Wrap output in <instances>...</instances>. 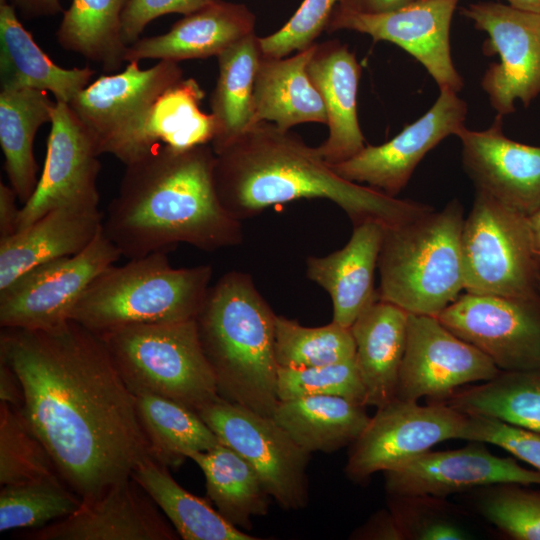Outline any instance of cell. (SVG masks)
Here are the masks:
<instances>
[{"instance_id":"cell-1","label":"cell","mask_w":540,"mask_h":540,"mask_svg":"<svg viewBox=\"0 0 540 540\" xmlns=\"http://www.w3.org/2000/svg\"><path fill=\"white\" fill-rule=\"evenodd\" d=\"M0 360L17 374L28 420L82 500L151 457L135 395L99 334L72 320L42 330L2 328Z\"/></svg>"},{"instance_id":"cell-2","label":"cell","mask_w":540,"mask_h":540,"mask_svg":"<svg viewBox=\"0 0 540 540\" xmlns=\"http://www.w3.org/2000/svg\"><path fill=\"white\" fill-rule=\"evenodd\" d=\"M216 155L199 145H159L132 163L107 207L103 231L133 259L168 252L179 243L203 251L237 246L242 226L222 206L215 187Z\"/></svg>"},{"instance_id":"cell-3","label":"cell","mask_w":540,"mask_h":540,"mask_svg":"<svg viewBox=\"0 0 540 540\" xmlns=\"http://www.w3.org/2000/svg\"><path fill=\"white\" fill-rule=\"evenodd\" d=\"M215 155L218 198L240 222L273 205L304 198L334 202L353 226L369 221L394 226L434 210L344 179L316 148L272 122L253 125Z\"/></svg>"},{"instance_id":"cell-4","label":"cell","mask_w":540,"mask_h":540,"mask_svg":"<svg viewBox=\"0 0 540 540\" xmlns=\"http://www.w3.org/2000/svg\"><path fill=\"white\" fill-rule=\"evenodd\" d=\"M275 319L252 277L224 274L210 287L195 318L218 395L272 417L279 402Z\"/></svg>"},{"instance_id":"cell-5","label":"cell","mask_w":540,"mask_h":540,"mask_svg":"<svg viewBox=\"0 0 540 540\" xmlns=\"http://www.w3.org/2000/svg\"><path fill=\"white\" fill-rule=\"evenodd\" d=\"M464 209L452 199L410 221L384 227L377 268L380 299L437 317L464 290Z\"/></svg>"},{"instance_id":"cell-6","label":"cell","mask_w":540,"mask_h":540,"mask_svg":"<svg viewBox=\"0 0 540 540\" xmlns=\"http://www.w3.org/2000/svg\"><path fill=\"white\" fill-rule=\"evenodd\" d=\"M212 274L210 265L173 268L166 252L111 265L92 281L69 320L97 334L129 325L192 320L205 301Z\"/></svg>"},{"instance_id":"cell-7","label":"cell","mask_w":540,"mask_h":540,"mask_svg":"<svg viewBox=\"0 0 540 540\" xmlns=\"http://www.w3.org/2000/svg\"><path fill=\"white\" fill-rule=\"evenodd\" d=\"M99 335L133 394L159 395L196 413L220 397L195 319L129 325Z\"/></svg>"},{"instance_id":"cell-8","label":"cell","mask_w":540,"mask_h":540,"mask_svg":"<svg viewBox=\"0 0 540 540\" xmlns=\"http://www.w3.org/2000/svg\"><path fill=\"white\" fill-rule=\"evenodd\" d=\"M464 290L512 297L540 296V258L528 217L476 191L461 233Z\"/></svg>"},{"instance_id":"cell-9","label":"cell","mask_w":540,"mask_h":540,"mask_svg":"<svg viewBox=\"0 0 540 540\" xmlns=\"http://www.w3.org/2000/svg\"><path fill=\"white\" fill-rule=\"evenodd\" d=\"M182 75L178 62L160 60L141 69L139 61H131L124 71L88 84L68 105L100 153L112 154L127 165L155 100Z\"/></svg>"},{"instance_id":"cell-10","label":"cell","mask_w":540,"mask_h":540,"mask_svg":"<svg viewBox=\"0 0 540 540\" xmlns=\"http://www.w3.org/2000/svg\"><path fill=\"white\" fill-rule=\"evenodd\" d=\"M197 414L219 441L241 455L283 509L308 503L306 468L310 453L300 448L272 417L218 397Z\"/></svg>"},{"instance_id":"cell-11","label":"cell","mask_w":540,"mask_h":540,"mask_svg":"<svg viewBox=\"0 0 540 540\" xmlns=\"http://www.w3.org/2000/svg\"><path fill=\"white\" fill-rule=\"evenodd\" d=\"M121 256L102 229L80 253L25 272L0 290L1 328L42 330L64 323L92 281Z\"/></svg>"},{"instance_id":"cell-12","label":"cell","mask_w":540,"mask_h":540,"mask_svg":"<svg viewBox=\"0 0 540 540\" xmlns=\"http://www.w3.org/2000/svg\"><path fill=\"white\" fill-rule=\"evenodd\" d=\"M461 14L487 34L483 53L500 58L481 80L492 108L503 117L517 99L528 108L540 94V14L494 2L470 4Z\"/></svg>"},{"instance_id":"cell-13","label":"cell","mask_w":540,"mask_h":540,"mask_svg":"<svg viewBox=\"0 0 540 540\" xmlns=\"http://www.w3.org/2000/svg\"><path fill=\"white\" fill-rule=\"evenodd\" d=\"M437 318L502 371L540 367V296L465 292Z\"/></svg>"},{"instance_id":"cell-14","label":"cell","mask_w":540,"mask_h":540,"mask_svg":"<svg viewBox=\"0 0 540 540\" xmlns=\"http://www.w3.org/2000/svg\"><path fill=\"white\" fill-rule=\"evenodd\" d=\"M466 415L438 402L394 399L378 408L351 444L345 473L362 482L428 452L437 443L459 439Z\"/></svg>"},{"instance_id":"cell-15","label":"cell","mask_w":540,"mask_h":540,"mask_svg":"<svg viewBox=\"0 0 540 540\" xmlns=\"http://www.w3.org/2000/svg\"><path fill=\"white\" fill-rule=\"evenodd\" d=\"M459 0H416L382 13H364L337 6L329 32L353 30L377 41L391 42L420 62L439 89L458 93L464 80L451 56L450 26Z\"/></svg>"},{"instance_id":"cell-16","label":"cell","mask_w":540,"mask_h":540,"mask_svg":"<svg viewBox=\"0 0 540 540\" xmlns=\"http://www.w3.org/2000/svg\"><path fill=\"white\" fill-rule=\"evenodd\" d=\"M500 371L437 317L409 313L396 398L437 400L470 383L488 381Z\"/></svg>"},{"instance_id":"cell-17","label":"cell","mask_w":540,"mask_h":540,"mask_svg":"<svg viewBox=\"0 0 540 540\" xmlns=\"http://www.w3.org/2000/svg\"><path fill=\"white\" fill-rule=\"evenodd\" d=\"M50 123L44 168L21 207L18 231L56 208H98L101 153L95 139L67 103L56 101Z\"/></svg>"},{"instance_id":"cell-18","label":"cell","mask_w":540,"mask_h":540,"mask_svg":"<svg viewBox=\"0 0 540 540\" xmlns=\"http://www.w3.org/2000/svg\"><path fill=\"white\" fill-rule=\"evenodd\" d=\"M467 110V103L456 92L442 89L430 109L394 138L378 146L367 145L331 167L346 180L366 183L396 197L425 155L465 126Z\"/></svg>"},{"instance_id":"cell-19","label":"cell","mask_w":540,"mask_h":540,"mask_svg":"<svg viewBox=\"0 0 540 540\" xmlns=\"http://www.w3.org/2000/svg\"><path fill=\"white\" fill-rule=\"evenodd\" d=\"M460 449L428 451L384 472L389 496H446L500 484L540 485V471L526 469L514 458L491 453L482 442Z\"/></svg>"},{"instance_id":"cell-20","label":"cell","mask_w":540,"mask_h":540,"mask_svg":"<svg viewBox=\"0 0 540 540\" xmlns=\"http://www.w3.org/2000/svg\"><path fill=\"white\" fill-rule=\"evenodd\" d=\"M159 507L130 476L94 498L82 500L72 514L30 532L28 540H176L178 533Z\"/></svg>"},{"instance_id":"cell-21","label":"cell","mask_w":540,"mask_h":540,"mask_svg":"<svg viewBox=\"0 0 540 540\" xmlns=\"http://www.w3.org/2000/svg\"><path fill=\"white\" fill-rule=\"evenodd\" d=\"M456 136L461 142L463 169L476 191L526 217L540 209V146L508 138L499 114L487 129L464 126Z\"/></svg>"},{"instance_id":"cell-22","label":"cell","mask_w":540,"mask_h":540,"mask_svg":"<svg viewBox=\"0 0 540 540\" xmlns=\"http://www.w3.org/2000/svg\"><path fill=\"white\" fill-rule=\"evenodd\" d=\"M307 72L322 97L329 128L316 149L329 165L344 162L366 146L357 114L361 65L346 44L332 40L317 44Z\"/></svg>"},{"instance_id":"cell-23","label":"cell","mask_w":540,"mask_h":540,"mask_svg":"<svg viewBox=\"0 0 540 540\" xmlns=\"http://www.w3.org/2000/svg\"><path fill=\"white\" fill-rule=\"evenodd\" d=\"M353 227L343 248L327 256L306 259L307 278L331 298L332 321L349 328L379 298L374 273L384 234V226L373 221Z\"/></svg>"},{"instance_id":"cell-24","label":"cell","mask_w":540,"mask_h":540,"mask_svg":"<svg viewBox=\"0 0 540 540\" xmlns=\"http://www.w3.org/2000/svg\"><path fill=\"white\" fill-rule=\"evenodd\" d=\"M254 24L255 17L245 5L214 0L185 15L167 33L138 39L129 45L124 61L159 59L179 63L218 56L254 33Z\"/></svg>"},{"instance_id":"cell-25","label":"cell","mask_w":540,"mask_h":540,"mask_svg":"<svg viewBox=\"0 0 540 540\" xmlns=\"http://www.w3.org/2000/svg\"><path fill=\"white\" fill-rule=\"evenodd\" d=\"M103 219L98 208L60 207L0 240V290L41 264L83 251Z\"/></svg>"},{"instance_id":"cell-26","label":"cell","mask_w":540,"mask_h":540,"mask_svg":"<svg viewBox=\"0 0 540 540\" xmlns=\"http://www.w3.org/2000/svg\"><path fill=\"white\" fill-rule=\"evenodd\" d=\"M408 316L409 313L401 307L378 298L350 327L366 406L378 409L397 397Z\"/></svg>"},{"instance_id":"cell-27","label":"cell","mask_w":540,"mask_h":540,"mask_svg":"<svg viewBox=\"0 0 540 540\" xmlns=\"http://www.w3.org/2000/svg\"><path fill=\"white\" fill-rule=\"evenodd\" d=\"M316 47L315 43L288 58L262 54L254 81L252 126L267 121L289 130L301 123L327 124L322 97L307 72Z\"/></svg>"},{"instance_id":"cell-28","label":"cell","mask_w":540,"mask_h":540,"mask_svg":"<svg viewBox=\"0 0 540 540\" xmlns=\"http://www.w3.org/2000/svg\"><path fill=\"white\" fill-rule=\"evenodd\" d=\"M89 67L66 69L56 65L18 20L13 5L0 4L1 89L51 92L55 101L70 103L90 82Z\"/></svg>"},{"instance_id":"cell-29","label":"cell","mask_w":540,"mask_h":540,"mask_svg":"<svg viewBox=\"0 0 540 540\" xmlns=\"http://www.w3.org/2000/svg\"><path fill=\"white\" fill-rule=\"evenodd\" d=\"M365 407L338 396H307L279 400L272 418L306 452H333L364 431L371 418Z\"/></svg>"},{"instance_id":"cell-30","label":"cell","mask_w":540,"mask_h":540,"mask_svg":"<svg viewBox=\"0 0 540 540\" xmlns=\"http://www.w3.org/2000/svg\"><path fill=\"white\" fill-rule=\"evenodd\" d=\"M56 101L47 91L1 89L0 144L4 169L20 202L32 196L38 180L33 141L39 127L51 122Z\"/></svg>"},{"instance_id":"cell-31","label":"cell","mask_w":540,"mask_h":540,"mask_svg":"<svg viewBox=\"0 0 540 540\" xmlns=\"http://www.w3.org/2000/svg\"><path fill=\"white\" fill-rule=\"evenodd\" d=\"M203 98L204 91L193 78L181 79L163 91L147 116L128 164L159 145L188 149L211 144L217 122L212 113L200 110Z\"/></svg>"},{"instance_id":"cell-32","label":"cell","mask_w":540,"mask_h":540,"mask_svg":"<svg viewBox=\"0 0 540 540\" xmlns=\"http://www.w3.org/2000/svg\"><path fill=\"white\" fill-rule=\"evenodd\" d=\"M261 56L255 33L217 56L219 75L210 98L211 113L217 122V133L210 144L215 154L252 126L254 81Z\"/></svg>"},{"instance_id":"cell-33","label":"cell","mask_w":540,"mask_h":540,"mask_svg":"<svg viewBox=\"0 0 540 540\" xmlns=\"http://www.w3.org/2000/svg\"><path fill=\"white\" fill-rule=\"evenodd\" d=\"M131 476L156 503L184 540H256L226 521L206 500L180 486L168 467L151 457L141 461Z\"/></svg>"},{"instance_id":"cell-34","label":"cell","mask_w":540,"mask_h":540,"mask_svg":"<svg viewBox=\"0 0 540 540\" xmlns=\"http://www.w3.org/2000/svg\"><path fill=\"white\" fill-rule=\"evenodd\" d=\"M189 458L205 476L210 501L230 524L249 530L252 517L268 513L271 496L253 467L232 448L220 443Z\"/></svg>"},{"instance_id":"cell-35","label":"cell","mask_w":540,"mask_h":540,"mask_svg":"<svg viewBox=\"0 0 540 540\" xmlns=\"http://www.w3.org/2000/svg\"><path fill=\"white\" fill-rule=\"evenodd\" d=\"M430 402L463 414L495 418L540 433V367L500 371L481 384L466 385Z\"/></svg>"},{"instance_id":"cell-36","label":"cell","mask_w":540,"mask_h":540,"mask_svg":"<svg viewBox=\"0 0 540 540\" xmlns=\"http://www.w3.org/2000/svg\"><path fill=\"white\" fill-rule=\"evenodd\" d=\"M134 395L151 458L162 465L179 467L191 453L208 451L221 443L202 418L185 405L146 392Z\"/></svg>"},{"instance_id":"cell-37","label":"cell","mask_w":540,"mask_h":540,"mask_svg":"<svg viewBox=\"0 0 540 540\" xmlns=\"http://www.w3.org/2000/svg\"><path fill=\"white\" fill-rule=\"evenodd\" d=\"M129 0H72L56 33L59 45L112 72L128 47L121 37L122 13Z\"/></svg>"},{"instance_id":"cell-38","label":"cell","mask_w":540,"mask_h":540,"mask_svg":"<svg viewBox=\"0 0 540 540\" xmlns=\"http://www.w3.org/2000/svg\"><path fill=\"white\" fill-rule=\"evenodd\" d=\"M82 503L58 473L1 486L0 531L37 529L75 512Z\"/></svg>"},{"instance_id":"cell-39","label":"cell","mask_w":540,"mask_h":540,"mask_svg":"<svg viewBox=\"0 0 540 540\" xmlns=\"http://www.w3.org/2000/svg\"><path fill=\"white\" fill-rule=\"evenodd\" d=\"M351 328L334 321L306 327L297 320L276 315L275 359L279 368H310L355 358Z\"/></svg>"},{"instance_id":"cell-40","label":"cell","mask_w":540,"mask_h":540,"mask_svg":"<svg viewBox=\"0 0 540 540\" xmlns=\"http://www.w3.org/2000/svg\"><path fill=\"white\" fill-rule=\"evenodd\" d=\"M56 473L53 458L23 408L0 401L1 486Z\"/></svg>"},{"instance_id":"cell-41","label":"cell","mask_w":540,"mask_h":540,"mask_svg":"<svg viewBox=\"0 0 540 540\" xmlns=\"http://www.w3.org/2000/svg\"><path fill=\"white\" fill-rule=\"evenodd\" d=\"M518 483L479 488V513L503 534L515 540H540V490Z\"/></svg>"},{"instance_id":"cell-42","label":"cell","mask_w":540,"mask_h":540,"mask_svg":"<svg viewBox=\"0 0 540 540\" xmlns=\"http://www.w3.org/2000/svg\"><path fill=\"white\" fill-rule=\"evenodd\" d=\"M277 395L279 400L338 396L366 406L365 389L355 358L310 368L278 367Z\"/></svg>"},{"instance_id":"cell-43","label":"cell","mask_w":540,"mask_h":540,"mask_svg":"<svg viewBox=\"0 0 540 540\" xmlns=\"http://www.w3.org/2000/svg\"><path fill=\"white\" fill-rule=\"evenodd\" d=\"M444 498L432 496H390L389 510L404 539L462 540L469 535L452 518Z\"/></svg>"},{"instance_id":"cell-44","label":"cell","mask_w":540,"mask_h":540,"mask_svg":"<svg viewBox=\"0 0 540 540\" xmlns=\"http://www.w3.org/2000/svg\"><path fill=\"white\" fill-rule=\"evenodd\" d=\"M343 0H304L290 20L278 31L259 37L262 54L281 58L313 44L327 28L335 8Z\"/></svg>"},{"instance_id":"cell-45","label":"cell","mask_w":540,"mask_h":540,"mask_svg":"<svg viewBox=\"0 0 540 540\" xmlns=\"http://www.w3.org/2000/svg\"><path fill=\"white\" fill-rule=\"evenodd\" d=\"M459 439L496 445L540 471L538 432L495 418L466 415Z\"/></svg>"},{"instance_id":"cell-46","label":"cell","mask_w":540,"mask_h":540,"mask_svg":"<svg viewBox=\"0 0 540 540\" xmlns=\"http://www.w3.org/2000/svg\"><path fill=\"white\" fill-rule=\"evenodd\" d=\"M214 0H129L121 18V37L129 46L139 39L145 26L153 19L169 14L188 15Z\"/></svg>"},{"instance_id":"cell-47","label":"cell","mask_w":540,"mask_h":540,"mask_svg":"<svg viewBox=\"0 0 540 540\" xmlns=\"http://www.w3.org/2000/svg\"><path fill=\"white\" fill-rule=\"evenodd\" d=\"M357 539L404 540L392 513L380 511L372 516L354 534Z\"/></svg>"},{"instance_id":"cell-48","label":"cell","mask_w":540,"mask_h":540,"mask_svg":"<svg viewBox=\"0 0 540 540\" xmlns=\"http://www.w3.org/2000/svg\"><path fill=\"white\" fill-rule=\"evenodd\" d=\"M17 194L11 186L0 183V240L15 234L19 228L21 207L16 204Z\"/></svg>"},{"instance_id":"cell-49","label":"cell","mask_w":540,"mask_h":540,"mask_svg":"<svg viewBox=\"0 0 540 540\" xmlns=\"http://www.w3.org/2000/svg\"><path fill=\"white\" fill-rule=\"evenodd\" d=\"M0 400L10 405L23 407V391L14 370L0 360Z\"/></svg>"},{"instance_id":"cell-50","label":"cell","mask_w":540,"mask_h":540,"mask_svg":"<svg viewBox=\"0 0 540 540\" xmlns=\"http://www.w3.org/2000/svg\"><path fill=\"white\" fill-rule=\"evenodd\" d=\"M416 0H343L338 6L364 13L393 11Z\"/></svg>"},{"instance_id":"cell-51","label":"cell","mask_w":540,"mask_h":540,"mask_svg":"<svg viewBox=\"0 0 540 540\" xmlns=\"http://www.w3.org/2000/svg\"><path fill=\"white\" fill-rule=\"evenodd\" d=\"M26 17L56 14L62 10L59 0H11Z\"/></svg>"},{"instance_id":"cell-52","label":"cell","mask_w":540,"mask_h":540,"mask_svg":"<svg viewBox=\"0 0 540 540\" xmlns=\"http://www.w3.org/2000/svg\"><path fill=\"white\" fill-rule=\"evenodd\" d=\"M534 249L540 258V209L528 217Z\"/></svg>"},{"instance_id":"cell-53","label":"cell","mask_w":540,"mask_h":540,"mask_svg":"<svg viewBox=\"0 0 540 540\" xmlns=\"http://www.w3.org/2000/svg\"><path fill=\"white\" fill-rule=\"evenodd\" d=\"M513 8L540 14V0H506Z\"/></svg>"},{"instance_id":"cell-54","label":"cell","mask_w":540,"mask_h":540,"mask_svg":"<svg viewBox=\"0 0 540 540\" xmlns=\"http://www.w3.org/2000/svg\"><path fill=\"white\" fill-rule=\"evenodd\" d=\"M5 2H6V0H0V4L5 3Z\"/></svg>"},{"instance_id":"cell-55","label":"cell","mask_w":540,"mask_h":540,"mask_svg":"<svg viewBox=\"0 0 540 540\" xmlns=\"http://www.w3.org/2000/svg\"><path fill=\"white\" fill-rule=\"evenodd\" d=\"M539 288H540V286H539Z\"/></svg>"}]
</instances>
